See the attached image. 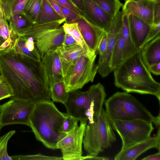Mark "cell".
Listing matches in <instances>:
<instances>
[{"label": "cell", "mask_w": 160, "mask_h": 160, "mask_svg": "<svg viewBox=\"0 0 160 160\" xmlns=\"http://www.w3.org/2000/svg\"><path fill=\"white\" fill-rule=\"evenodd\" d=\"M0 69L13 93L11 99L35 103L51 100L45 67L38 61L12 50L0 55Z\"/></svg>", "instance_id": "6da1fadb"}, {"label": "cell", "mask_w": 160, "mask_h": 160, "mask_svg": "<svg viewBox=\"0 0 160 160\" xmlns=\"http://www.w3.org/2000/svg\"><path fill=\"white\" fill-rule=\"evenodd\" d=\"M136 50L113 70L114 84L126 92L155 96L160 100V83L152 76Z\"/></svg>", "instance_id": "7a4b0ae2"}, {"label": "cell", "mask_w": 160, "mask_h": 160, "mask_svg": "<svg viewBox=\"0 0 160 160\" xmlns=\"http://www.w3.org/2000/svg\"><path fill=\"white\" fill-rule=\"evenodd\" d=\"M67 115L60 112L51 100L38 102L35 103L28 126L37 140L48 148L56 149L58 142L67 134L60 130Z\"/></svg>", "instance_id": "3957f363"}, {"label": "cell", "mask_w": 160, "mask_h": 160, "mask_svg": "<svg viewBox=\"0 0 160 160\" xmlns=\"http://www.w3.org/2000/svg\"><path fill=\"white\" fill-rule=\"evenodd\" d=\"M106 96L104 87L100 82L91 86L86 91L70 92L64 104L67 113L80 121L92 123L99 116Z\"/></svg>", "instance_id": "277c9868"}, {"label": "cell", "mask_w": 160, "mask_h": 160, "mask_svg": "<svg viewBox=\"0 0 160 160\" xmlns=\"http://www.w3.org/2000/svg\"><path fill=\"white\" fill-rule=\"evenodd\" d=\"M105 112L111 122L115 120H141L160 128V114L154 116L138 99L127 92H117L105 101Z\"/></svg>", "instance_id": "5b68a950"}, {"label": "cell", "mask_w": 160, "mask_h": 160, "mask_svg": "<svg viewBox=\"0 0 160 160\" xmlns=\"http://www.w3.org/2000/svg\"><path fill=\"white\" fill-rule=\"evenodd\" d=\"M116 139L112 122L103 108L94 122L86 126L82 142L84 148L88 155L98 156L111 147Z\"/></svg>", "instance_id": "8992f818"}, {"label": "cell", "mask_w": 160, "mask_h": 160, "mask_svg": "<svg viewBox=\"0 0 160 160\" xmlns=\"http://www.w3.org/2000/svg\"><path fill=\"white\" fill-rule=\"evenodd\" d=\"M64 20L44 24H33L20 36L32 38L41 59L48 52L61 46L65 32L61 25Z\"/></svg>", "instance_id": "52a82bcc"}, {"label": "cell", "mask_w": 160, "mask_h": 160, "mask_svg": "<svg viewBox=\"0 0 160 160\" xmlns=\"http://www.w3.org/2000/svg\"><path fill=\"white\" fill-rule=\"evenodd\" d=\"M96 57V55L89 57L83 53L75 64L69 67L63 76L68 92L82 88L86 84L93 82L98 72Z\"/></svg>", "instance_id": "ba28073f"}, {"label": "cell", "mask_w": 160, "mask_h": 160, "mask_svg": "<svg viewBox=\"0 0 160 160\" xmlns=\"http://www.w3.org/2000/svg\"><path fill=\"white\" fill-rule=\"evenodd\" d=\"M112 123L122 140L120 151L147 139L154 129L152 122L139 119L115 120Z\"/></svg>", "instance_id": "9c48e42d"}, {"label": "cell", "mask_w": 160, "mask_h": 160, "mask_svg": "<svg viewBox=\"0 0 160 160\" xmlns=\"http://www.w3.org/2000/svg\"><path fill=\"white\" fill-rule=\"evenodd\" d=\"M35 103L18 99H11L0 107V124L2 127L14 124L29 125Z\"/></svg>", "instance_id": "30bf717a"}, {"label": "cell", "mask_w": 160, "mask_h": 160, "mask_svg": "<svg viewBox=\"0 0 160 160\" xmlns=\"http://www.w3.org/2000/svg\"><path fill=\"white\" fill-rule=\"evenodd\" d=\"M80 122L79 126L67 133L57 143V149L61 150L63 160H82L83 156L82 144L88 121H81Z\"/></svg>", "instance_id": "8fae6325"}, {"label": "cell", "mask_w": 160, "mask_h": 160, "mask_svg": "<svg viewBox=\"0 0 160 160\" xmlns=\"http://www.w3.org/2000/svg\"><path fill=\"white\" fill-rule=\"evenodd\" d=\"M122 12L119 11L113 18L111 28L108 33V44L103 55L99 58L98 72L102 78L108 75L112 70L110 63L113 49L121 28Z\"/></svg>", "instance_id": "7c38bea8"}, {"label": "cell", "mask_w": 160, "mask_h": 160, "mask_svg": "<svg viewBox=\"0 0 160 160\" xmlns=\"http://www.w3.org/2000/svg\"><path fill=\"white\" fill-rule=\"evenodd\" d=\"M85 8L83 15L92 23L103 31L110 30L113 18L103 10L93 0H83Z\"/></svg>", "instance_id": "4fadbf2b"}, {"label": "cell", "mask_w": 160, "mask_h": 160, "mask_svg": "<svg viewBox=\"0 0 160 160\" xmlns=\"http://www.w3.org/2000/svg\"><path fill=\"white\" fill-rule=\"evenodd\" d=\"M160 128L157 135L136 143L126 149L120 151L114 157L115 160H134L142 154L152 148L160 150Z\"/></svg>", "instance_id": "5bb4252c"}, {"label": "cell", "mask_w": 160, "mask_h": 160, "mask_svg": "<svg viewBox=\"0 0 160 160\" xmlns=\"http://www.w3.org/2000/svg\"><path fill=\"white\" fill-rule=\"evenodd\" d=\"M74 22H76L79 30L88 47L96 53L98 46L104 32L95 26L83 14Z\"/></svg>", "instance_id": "9a60e30c"}, {"label": "cell", "mask_w": 160, "mask_h": 160, "mask_svg": "<svg viewBox=\"0 0 160 160\" xmlns=\"http://www.w3.org/2000/svg\"><path fill=\"white\" fill-rule=\"evenodd\" d=\"M154 2L152 0H144L139 2L127 0L122 6V12L128 15H134L152 26L153 24Z\"/></svg>", "instance_id": "2e32d148"}, {"label": "cell", "mask_w": 160, "mask_h": 160, "mask_svg": "<svg viewBox=\"0 0 160 160\" xmlns=\"http://www.w3.org/2000/svg\"><path fill=\"white\" fill-rule=\"evenodd\" d=\"M130 35L136 50L143 46L152 26L132 14L128 15Z\"/></svg>", "instance_id": "e0dca14e"}, {"label": "cell", "mask_w": 160, "mask_h": 160, "mask_svg": "<svg viewBox=\"0 0 160 160\" xmlns=\"http://www.w3.org/2000/svg\"><path fill=\"white\" fill-rule=\"evenodd\" d=\"M41 62L46 70L49 88L56 82L63 80L61 64L56 50L46 53Z\"/></svg>", "instance_id": "ac0fdd59"}, {"label": "cell", "mask_w": 160, "mask_h": 160, "mask_svg": "<svg viewBox=\"0 0 160 160\" xmlns=\"http://www.w3.org/2000/svg\"><path fill=\"white\" fill-rule=\"evenodd\" d=\"M56 51L58 55L61 64L63 77L69 67L75 64L84 53L82 48L78 44L65 47L62 45Z\"/></svg>", "instance_id": "d6986e66"}, {"label": "cell", "mask_w": 160, "mask_h": 160, "mask_svg": "<svg viewBox=\"0 0 160 160\" xmlns=\"http://www.w3.org/2000/svg\"><path fill=\"white\" fill-rule=\"evenodd\" d=\"M140 50L142 61L148 69L151 65L160 62V36L145 44Z\"/></svg>", "instance_id": "ffe728a7"}, {"label": "cell", "mask_w": 160, "mask_h": 160, "mask_svg": "<svg viewBox=\"0 0 160 160\" xmlns=\"http://www.w3.org/2000/svg\"><path fill=\"white\" fill-rule=\"evenodd\" d=\"M19 37L11 28L7 20L0 21V55L12 50Z\"/></svg>", "instance_id": "44dd1931"}, {"label": "cell", "mask_w": 160, "mask_h": 160, "mask_svg": "<svg viewBox=\"0 0 160 160\" xmlns=\"http://www.w3.org/2000/svg\"><path fill=\"white\" fill-rule=\"evenodd\" d=\"M16 53L38 61L41 59L32 38L19 36L12 49Z\"/></svg>", "instance_id": "7402d4cb"}, {"label": "cell", "mask_w": 160, "mask_h": 160, "mask_svg": "<svg viewBox=\"0 0 160 160\" xmlns=\"http://www.w3.org/2000/svg\"><path fill=\"white\" fill-rule=\"evenodd\" d=\"M62 20L65 22L53 9L48 0H42L40 10L35 23L44 24Z\"/></svg>", "instance_id": "603a6c76"}, {"label": "cell", "mask_w": 160, "mask_h": 160, "mask_svg": "<svg viewBox=\"0 0 160 160\" xmlns=\"http://www.w3.org/2000/svg\"><path fill=\"white\" fill-rule=\"evenodd\" d=\"M120 32L124 42L123 54L124 60L132 54L136 50L132 40L129 28L128 15L122 13Z\"/></svg>", "instance_id": "cb8c5ba5"}, {"label": "cell", "mask_w": 160, "mask_h": 160, "mask_svg": "<svg viewBox=\"0 0 160 160\" xmlns=\"http://www.w3.org/2000/svg\"><path fill=\"white\" fill-rule=\"evenodd\" d=\"M28 0H0V4L7 20L13 14L23 13Z\"/></svg>", "instance_id": "d4e9b609"}, {"label": "cell", "mask_w": 160, "mask_h": 160, "mask_svg": "<svg viewBox=\"0 0 160 160\" xmlns=\"http://www.w3.org/2000/svg\"><path fill=\"white\" fill-rule=\"evenodd\" d=\"M62 26L65 33H68L72 36L78 43L81 46L84 54L89 57H93L96 55V53L90 50L85 42L76 22L70 23L65 22Z\"/></svg>", "instance_id": "484cf974"}, {"label": "cell", "mask_w": 160, "mask_h": 160, "mask_svg": "<svg viewBox=\"0 0 160 160\" xmlns=\"http://www.w3.org/2000/svg\"><path fill=\"white\" fill-rule=\"evenodd\" d=\"M8 21L11 28L19 36L33 24L24 13L12 15Z\"/></svg>", "instance_id": "4316f807"}, {"label": "cell", "mask_w": 160, "mask_h": 160, "mask_svg": "<svg viewBox=\"0 0 160 160\" xmlns=\"http://www.w3.org/2000/svg\"><path fill=\"white\" fill-rule=\"evenodd\" d=\"M124 47V39L120 31L113 49L111 61L110 66L112 71L124 61L123 54Z\"/></svg>", "instance_id": "83f0119b"}, {"label": "cell", "mask_w": 160, "mask_h": 160, "mask_svg": "<svg viewBox=\"0 0 160 160\" xmlns=\"http://www.w3.org/2000/svg\"><path fill=\"white\" fill-rule=\"evenodd\" d=\"M50 91L52 102H60L64 105L66 102L69 92L67 91L63 80L55 83L50 88Z\"/></svg>", "instance_id": "f1b7e54d"}, {"label": "cell", "mask_w": 160, "mask_h": 160, "mask_svg": "<svg viewBox=\"0 0 160 160\" xmlns=\"http://www.w3.org/2000/svg\"><path fill=\"white\" fill-rule=\"evenodd\" d=\"M42 0H28L23 13L32 23H35L40 10Z\"/></svg>", "instance_id": "f546056e"}, {"label": "cell", "mask_w": 160, "mask_h": 160, "mask_svg": "<svg viewBox=\"0 0 160 160\" xmlns=\"http://www.w3.org/2000/svg\"><path fill=\"white\" fill-rule=\"evenodd\" d=\"M103 10L114 18L123 4L119 0H93Z\"/></svg>", "instance_id": "4dcf8cb0"}, {"label": "cell", "mask_w": 160, "mask_h": 160, "mask_svg": "<svg viewBox=\"0 0 160 160\" xmlns=\"http://www.w3.org/2000/svg\"><path fill=\"white\" fill-rule=\"evenodd\" d=\"M15 132V130L10 131L0 137V160H12L8 153L7 144L9 140Z\"/></svg>", "instance_id": "1f68e13d"}, {"label": "cell", "mask_w": 160, "mask_h": 160, "mask_svg": "<svg viewBox=\"0 0 160 160\" xmlns=\"http://www.w3.org/2000/svg\"><path fill=\"white\" fill-rule=\"evenodd\" d=\"M14 95L12 91L0 69V100Z\"/></svg>", "instance_id": "d6a6232c"}, {"label": "cell", "mask_w": 160, "mask_h": 160, "mask_svg": "<svg viewBox=\"0 0 160 160\" xmlns=\"http://www.w3.org/2000/svg\"><path fill=\"white\" fill-rule=\"evenodd\" d=\"M12 160H61L62 157L49 156L39 153L33 155H17L11 156Z\"/></svg>", "instance_id": "836d02e7"}, {"label": "cell", "mask_w": 160, "mask_h": 160, "mask_svg": "<svg viewBox=\"0 0 160 160\" xmlns=\"http://www.w3.org/2000/svg\"><path fill=\"white\" fill-rule=\"evenodd\" d=\"M79 121L78 119L67 113L60 129V132L68 133L78 126Z\"/></svg>", "instance_id": "e575fe53"}, {"label": "cell", "mask_w": 160, "mask_h": 160, "mask_svg": "<svg viewBox=\"0 0 160 160\" xmlns=\"http://www.w3.org/2000/svg\"><path fill=\"white\" fill-rule=\"evenodd\" d=\"M56 2L59 6L61 9L62 14L65 19V23H70L73 22L76 20L81 17V14H79L74 11L63 7L58 2Z\"/></svg>", "instance_id": "d590c367"}, {"label": "cell", "mask_w": 160, "mask_h": 160, "mask_svg": "<svg viewBox=\"0 0 160 160\" xmlns=\"http://www.w3.org/2000/svg\"><path fill=\"white\" fill-rule=\"evenodd\" d=\"M108 44V33L104 32L98 44L97 52L99 58L102 57L106 50Z\"/></svg>", "instance_id": "8d00e7d4"}, {"label": "cell", "mask_w": 160, "mask_h": 160, "mask_svg": "<svg viewBox=\"0 0 160 160\" xmlns=\"http://www.w3.org/2000/svg\"><path fill=\"white\" fill-rule=\"evenodd\" d=\"M160 22L157 24H153L152 26L149 35L144 43V46L157 37L160 36Z\"/></svg>", "instance_id": "74e56055"}, {"label": "cell", "mask_w": 160, "mask_h": 160, "mask_svg": "<svg viewBox=\"0 0 160 160\" xmlns=\"http://www.w3.org/2000/svg\"><path fill=\"white\" fill-rule=\"evenodd\" d=\"M160 0H157L154 2L153 9V24L160 22Z\"/></svg>", "instance_id": "f35d334b"}, {"label": "cell", "mask_w": 160, "mask_h": 160, "mask_svg": "<svg viewBox=\"0 0 160 160\" xmlns=\"http://www.w3.org/2000/svg\"><path fill=\"white\" fill-rule=\"evenodd\" d=\"M63 7L67 8L79 14H82L79 10L69 0H54Z\"/></svg>", "instance_id": "ab89813d"}, {"label": "cell", "mask_w": 160, "mask_h": 160, "mask_svg": "<svg viewBox=\"0 0 160 160\" xmlns=\"http://www.w3.org/2000/svg\"><path fill=\"white\" fill-rule=\"evenodd\" d=\"M76 44L78 43L73 37L69 34L66 33L62 46L65 47Z\"/></svg>", "instance_id": "60d3db41"}, {"label": "cell", "mask_w": 160, "mask_h": 160, "mask_svg": "<svg viewBox=\"0 0 160 160\" xmlns=\"http://www.w3.org/2000/svg\"><path fill=\"white\" fill-rule=\"evenodd\" d=\"M83 14L85 12V8L83 0H69Z\"/></svg>", "instance_id": "b9f144b4"}, {"label": "cell", "mask_w": 160, "mask_h": 160, "mask_svg": "<svg viewBox=\"0 0 160 160\" xmlns=\"http://www.w3.org/2000/svg\"><path fill=\"white\" fill-rule=\"evenodd\" d=\"M55 11L65 21V18L63 15L59 6L54 0H48Z\"/></svg>", "instance_id": "7bdbcfd3"}, {"label": "cell", "mask_w": 160, "mask_h": 160, "mask_svg": "<svg viewBox=\"0 0 160 160\" xmlns=\"http://www.w3.org/2000/svg\"><path fill=\"white\" fill-rule=\"evenodd\" d=\"M148 69L150 72L156 75H160V62L151 65L149 67Z\"/></svg>", "instance_id": "ee69618b"}, {"label": "cell", "mask_w": 160, "mask_h": 160, "mask_svg": "<svg viewBox=\"0 0 160 160\" xmlns=\"http://www.w3.org/2000/svg\"><path fill=\"white\" fill-rule=\"evenodd\" d=\"M84 159L105 160H109L110 159V158L106 157H99L98 156H94L88 155L86 156H82V160Z\"/></svg>", "instance_id": "f6af8a7d"}, {"label": "cell", "mask_w": 160, "mask_h": 160, "mask_svg": "<svg viewBox=\"0 0 160 160\" xmlns=\"http://www.w3.org/2000/svg\"><path fill=\"white\" fill-rule=\"evenodd\" d=\"M142 160H160V152L159 151L156 153L148 156L142 159Z\"/></svg>", "instance_id": "bcb514c9"}, {"label": "cell", "mask_w": 160, "mask_h": 160, "mask_svg": "<svg viewBox=\"0 0 160 160\" xmlns=\"http://www.w3.org/2000/svg\"><path fill=\"white\" fill-rule=\"evenodd\" d=\"M5 20H7L5 17L2 8L0 4V21Z\"/></svg>", "instance_id": "7dc6e473"}, {"label": "cell", "mask_w": 160, "mask_h": 160, "mask_svg": "<svg viewBox=\"0 0 160 160\" xmlns=\"http://www.w3.org/2000/svg\"><path fill=\"white\" fill-rule=\"evenodd\" d=\"M134 2H139L140 1H141L144 0H128Z\"/></svg>", "instance_id": "c3c4849f"}, {"label": "cell", "mask_w": 160, "mask_h": 160, "mask_svg": "<svg viewBox=\"0 0 160 160\" xmlns=\"http://www.w3.org/2000/svg\"><path fill=\"white\" fill-rule=\"evenodd\" d=\"M2 127L0 124V130L1 129V128H2Z\"/></svg>", "instance_id": "681fc988"}, {"label": "cell", "mask_w": 160, "mask_h": 160, "mask_svg": "<svg viewBox=\"0 0 160 160\" xmlns=\"http://www.w3.org/2000/svg\"><path fill=\"white\" fill-rule=\"evenodd\" d=\"M154 2L156 1L157 0H152Z\"/></svg>", "instance_id": "f907efd6"}, {"label": "cell", "mask_w": 160, "mask_h": 160, "mask_svg": "<svg viewBox=\"0 0 160 160\" xmlns=\"http://www.w3.org/2000/svg\"><path fill=\"white\" fill-rule=\"evenodd\" d=\"M0 107H1V105H0Z\"/></svg>", "instance_id": "816d5d0a"}, {"label": "cell", "mask_w": 160, "mask_h": 160, "mask_svg": "<svg viewBox=\"0 0 160 160\" xmlns=\"http://www.w3.org/2000/svg\"><path fill=\"white\" fill-rule=\"evenodd\" d=\"M125 0V1H127V0Z\"/></svg>", "instance_id": "f5cc1de1"}]
</instances>
